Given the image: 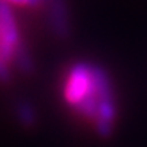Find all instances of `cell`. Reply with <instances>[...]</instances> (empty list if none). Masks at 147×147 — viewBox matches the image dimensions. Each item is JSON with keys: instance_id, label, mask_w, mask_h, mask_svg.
Listing matches in <instances>:
<instances>
[{"instance_id": "277c9868", "label": "cell", "mask_w": 147, "mask_h": 147, "mask_svg": "<svg viewBox=\"0 0 147 147\" xmlns=\"http://www.w3.org/2000/svg\"><path fill=\"white\" fill-rule=\"evenodd\" d=\"M3 1L16 5H33V0H3Z\"/></svg>"}, {"instance_id": "3957f363", "label": "cell", "mask_w": 147, "mask_h": 147, "mask_svg": "<svg viewBox=\"0 0 147 147\" xmlns=\"http://www.w3.org/2000/svg\"><path fill=\"white\" fill-rule=\"evenodd\" d=\"M19 112H21V117L22 120L27 121V123H32L33 121V110L29 108V106H22L21 109H19Z\"/></svg>"}, {"instance_id": "6da1fadb", "label": "cell", "mask_w": 147, "mask_h": 147, "mask_svg": "<svg viewBox=\"0 0 147 147\" xmlns=\"http://www.w3.org/2000/svg\"><path fill=\"white\" fill-rule=\"evenodd\" d=\"M64 97L79 116L95 123L101 136L108 138L116 119L115 95L109 76L100 67L78 63L69 68Z\"/></svg>"}, {"instance_id": "7a4b0ae2", "label": "cell", "mask_w": 147, "mask_h": 147, "mask_svg": "<svg viewBox=\"0 0 147 147\" xmlns=\"http://www.w3.org/2000/svg\"><path fill=\"white\" fill-rule=\"evenodd\" d=\"M21 48L18 25L11 12L10 4L0 0V56L8 64Z\"/></svg>"}]
</instances>
